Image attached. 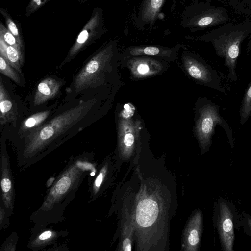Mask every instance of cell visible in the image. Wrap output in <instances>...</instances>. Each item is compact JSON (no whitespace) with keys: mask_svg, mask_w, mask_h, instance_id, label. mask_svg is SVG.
Returning a JSON list of instances; mask_svg holds the SVG:
<instances>
[{"mask_svg":"<svg viewBox=\"0 0 251 251\" xmlns=\"http://www.w3.org/2000/svg\"><path fill=\"white\" fill-rule=\"evenodd\" d=\"M203 229V216L201 210L193 212L182 234L181 251H197L200 247Z\"/></svg>","mask_w":251,"mask_h":251,"instance_id":"obj_11","label":"cell"},{"mask_svg":"<svg viewBox=\"0 0 251 251\" xmlns=\"http://www.w3.org/2000/svg\"><path fill=\"white\" fill-rule=\"evenodd\" d=\"M251 115V81L244 95L240 110V123L244 124Z\"/></svg>","mask_w":251,"mask_h":251,"instance_id":"obj_21","label":"cell"},{"mask_svg":"<svg viewBox=\"0 0 251 251\" xmlns=\"http://www.w3.org/2000/svg\"><path fill=\"white\" fill-rule=\"evenodd\" d=\"M243 224L245 232L251 236V216L245 213Z\"/></svg>","mask_w":251,"mask_h":251,"instance_id":"obj_27","label":"cell"},{"mask_svg":"<svg viewBox=\"0 0 251 251\" xmlns=\"http://www.w3.org/2000/svg\"><path fill=\"white\" fill-rule=\"evenodd\" d=\"M0 55L4 57L19 74H22L21 66L24 63L23 54L14 47L8 45L1 36Z\"/></svg>","mask_w":251,"mask_h":251,"instance_id":"obj_18","label":"cell"},{"mask_svg":"<svg viewBox=\"0 0 251 251\" xmlns=\"http://www.w3.org/2000/svg\"><path fill=\"white\" fill-rule=\"evenodd\" d=\"M0 227H1L2 224H3V222L4 221V218L6 214V210L5 209V207L4 208H2V204L1 203L0 206Z\"/></svg>","mask_w":251,"mask_h":251,"instance_id":"obj_29","label":"cell"},{"mask_svg":"<svg viewBox=\"0 0 251 251\" xmlns=\"http://www.w3.org/2000/svg\"><path fill=\"white\" fill-rule=\"evenodd\" d=\"M0 172L2 201L7 215L8 214L10 215L15 201L13 179L8 155L2 149L0 155Z\"/></svg>","mask_w":251,"mask_h":251,"instance_id":"obj_13","label":"cell"},{"mask_svg":"<svg viewBox=\"0 0 251 251\" xmlns=\"http://www.w3.org/2000/svg\"><path fill=\"white\" fill-rule=\"evenodd\" d=\"M125 59L132 76L136 78L153 76L167 68L164 62L149 56H133Z\"/></svg>","mask_w":251,"mask_h":251,"instance_id":"obj_12","label":"cell"},{"mask_svg":"<svg viewBox=\"0 0 251 251\" xmlns=\"http://www.w3.org/2000/svg\"><path fill=\"white\" fill-rule=\"evenodd\" d=\"M112 166L110 159L104 161L103 165L100 170L96 178L92 188L91 196H98V194L102 191V189L106 185L110 174L112 173Z\"/></svg>","mask_w":251,"mask_h":251,"instance_id":"obj_19","label":"cell"},{"mask_svg":"<svg viewBox=\"0 0 251 251\" xmlns=\"http://www.w3.org/2000/svg\"><path fill=\"white\" fill-rule=\"evenodd\" d=\"M89 159L90 156L82 155L70 162L54 182L37 213L45 214L55 210L59 204L67 200V196L75 193L89 171L96 172L94 164L88 161Z\"/></svg>","mask_w":251,"mask_h":251,"instance_id":"obj_4","label":"cell"},{"mask_svg":"<svg viewBox=\"0 0 251 251\" xmlns=\"http://www.w3.org/2000/svg\"><path fill=\"white\" fill-rule=\"evenodd\" d=\"M0 123L1 125L12 122L16 123V105L6 90L1 77L0 78Z\"/></svg>","mask_w":251,"mask_h":251,"instance_id":"obj_17","label":"cell"},{"mask_svg":"<svg viewBox=\"0 0 251 251\" xmlns=\"http://www.w3.org/2000/svg\"><path fill=\"white\" fill-rule=\"evenodd\" d=\"M102 32V12L100 8H96L94 10L91 18L83 27L75 42L70 48L66 57L56 68L60 69L70 62L83 49L98 39Z\"/></svg>","mask_w":251,"mask_h":251,"instance_id":"obj_8","label":"cell"},{"mask_svg":"<svg viewBox=\"0 0 251 251\" xmlns=\"http://www.w3.org/2000/svg\"><path fill=\"white\" fill-rule=\"evenodd\" d=\"M62 85V80L54 77L44 78L38 84L34 99V106L42 104L55 97Z\"/></svg>","mask_w":251,"mask_h":251,"instance_id":"obj_15","label":"cell"},{"mask_svg":"<svg viewBox=\"0 0 251 251\" xmlns=\"http://www.w3.org/2000/svg\"><path fill=\"white\" fill-rule=\"evenodd\" d=\"M183 63L189 75L200 83L226 93L217 72L211 66L197 57L186 56Z\"/></svg>","mask_w":251,"mask_h":251,"instance_id":"obj_10","label":"cell"},{"mask_svg":"<svg viewBox=\"0 0 251 251\" xmlns=\"http://www.w3.org/2000/svg\"><path fill=\"white\" fill-rule=\"evenodd\" d=\"M57 234L54 231L47 230L42 232L31 242L32 247H40L55 239Z\"/></svg>","mask_w":251,"mask_h":251,"instance_id":"obj_24","label":"cell"},{"mask_svg":"<svg viewBox=\"0 0 251 251\" xmlns=\"http://www.w3.org/2000/svg\"><path fill=\"white\" fill-rule=\"evenodd\" d=\"M132 161L131 176L119 184L115 203L131 218L137 251L168 250L177 205L175 181L162 161L144 157L141 148Z\"/></svg>","mask_w":251,"mask_h":251,"instance_id":"obj_1","label":"cell"},{"mask_svg":"<svg viewBox=\"0 0 251 251\" xmlns=\"http://www.w3.org/2000/svg\"><path fill=\"white\" fill-rule=\"evenodd\" d=\"M245 36L244 32L237 31L224 34L212 41L217 55L225 60L224 65L228 69V76L235 83L237 82L236 66L240 45Z\"/></svg>","mask_w":251,"mask_h":251,"instance_id":"obj_7","label":"cell"},{"mask_svg":"<svg viewBox=\"0 0 251 251\" xmlns=\"http://www.w3.org/2000/svg\"><path fill=\"white\" fill-rule=\"evenodd\" d=\"M50 111L46 110L35 113L25 120L22 123L19 131L25 135L30 131L37 127L46 121Z\"/></svg>","mask_w":251,"mask_h":251,"instance_id":"obj_20","label":"cell"},{"mask_svg":"<svg viewBox=\"0 0 251 251\" xmlns=\"http://www.w3.org/2000/svg\"><path fill=\"white\" fill-rule=\"evenodd\" d=\"M226 18L222 12L219 10L211 11L202 17L197 22V25L200 26H205L213 24H218L224 21Z\"/></svg>","mask_w":251,"mask_h":251,"instance_id":"obj_23","label":"cell"},{"mask_svg":"<svg viewBox=\"0 0 251 251\" xmlns=\"http://www.w3.org/2000/svg\"><path fill=\"white\" fill-rule=\"evenodd\" d=\"M217 125L225 131L233 146L232 131L226 121L220 114L219 107L209 101L204 104L199 111L196 126V133L202 153L206 152L211 144V138Z\"/></svg>","mask_w":251,"mask_h":251,"instance_id":"obj_5","label":"cell"},{"mask_svg":"<svg viewBox=\"0 0 251 251\" xmlns=\"http://www.w3.org/2000/svg\"><path fill=\"white\" fill-rule=\"evenodd\" d=\"M46 0H32L31 3H30L27 7V13H29L28 15L38 8Z\"/></svg>","mask_w":251,"mask_h":251,"instance_id":"obj_28","label":"cell"},{"mask_svg":"<svg viewBox=\"0 0 251 251\" xmlns=\"http://www.w3.org/2000/svg\"><path fill=\"white\" fill-rule=\"evenodd\" d=\"M0 13L4 17L7 27V29L15 36L17 42L21 48H23V42L21 38L18 29L15 22L9 17L7 12L3 9H0Z\"/></svg>","mask_w":251,"mask_h":251,"instance_id":"obj_25","label":"cell"},{"mask_svg":"<svg viewBox=\"0 0 251 251\" xmlns=\"http://www.w3.org/2000/svg\"><path fill=\"white\" fill-rule=\"evenodd\" d=\"M120 220V239L116 251H131L134 243V227L131 218L126 210L118 205Z\"/></svg>","mask_w":251,"mask_h":251,"instance_id":"obj_14","label":"cell"},{"mask_svg":"<svg viewBox=\"0 0 251 251\" xmlns=\"http://www.w3.org/2000/svg\"><path fill=\"white\" fill-rule=\"evenodd\" d=\"M55 179L54 177L50 178L47 181L46 185L47 187H49L53 184L55 181Z\"/></svg>","mask_w":251,"mask_h":251,"instance_id":"obj_30","label":"cell"},{"mask_svg":"<svg viewBox=\"0 0 251 251\" xmlns=\"http://www.w3.org/2000/svg\"><path fill=\"white\" fill-rule=\"evenodd\" d=\"M176 50L156 46L130 47L125 52V58L138 56L155 57L164 60L173 61L176 57Z\"/></svg>","mask_w":251,"mask_h":251,"instance_id":"obj_16","label":"cell"},{"mask_svg":"<svg viewBox=\"0 0 251 251\" xmlns=\"http://www.w3.org/2000/svg\"><path fill=\"white\" fill-rule=\"evenodd\" d=\"M122 114L118 123L116 166L120 168L122 163L132 161L141 148L139 129H137L131 117Z\"/></svg>","mask_w":251,"mask_h":251,"instance_id":"obj_6","label":"cell"},{"mask_svg":"<svg viewBox=\"0 0 251 251\" xmlns=\"http://www.w3.org/2000/svg\"><path fill=\"white\" fill-rule=\"evenodd\" d=\"M0 36L2 37L5 42L8 45L14 47L22 53V48L17 42L16 38L11 32L3 25L1 22L0 24Z\"/></svg>","mask_w":251,"mask_h":251,"instance_id":"obj_26","label":"cell"},{"mask_svg":"<svg viewBox=\"0 0 251 251\" xmlns=\"http://www.w3.org/2000/svg\"><path fill=\"white\" fill-rule=\"evenodd\" d=\"M214 220L223 251H233L234 215L231 204L224 199H219L215 204Z\"/></svg>","mask_w":251,"mask_h":251,"instance_id":"obj_9","label":"cell"},{"mask_svg":"<svg viewBox=\"0 0 251 251\" xmlns=\"http://www.w3.org/2000/svg\"><path fill=\"white\" fill-rule=\"evenodd\" d=\"M0 72L18 84H22L20 74L1 55H0Z\"/></svg>","mask_w":251,"mask_h":251,"instance_id":"obj_22","label":"cell"},{"mask_svg":"<svg viewBox=\"0 0 251 251\" xmlns=\"http://www.w3.org/2000/svg\"><path fill=\"white\" fill-rule=\"evenodd\" d=\"M112 97L98 93L80 100L25 136L18 152L21 166L27 167L103 116Z\"/></svg>","mask_w":251,"mask_h":251,"instance_id":"obj_2","label":"cell"},{"mask_svg":"<svg viewBox=\"0 0 251 251\" xmlns=\"http://www.w3.org/2000/svg\"><path fill=\"white\" fill-rule=\"evenodd\" d=\"M116 44L111 42L100 48L76 75L67 90L74 96L102 88L116 91L120 86Z\"/></svg>","mask_w":251,"mask_h":251,"instance_id":"obj_3","label":"cell"}]
</instances>
